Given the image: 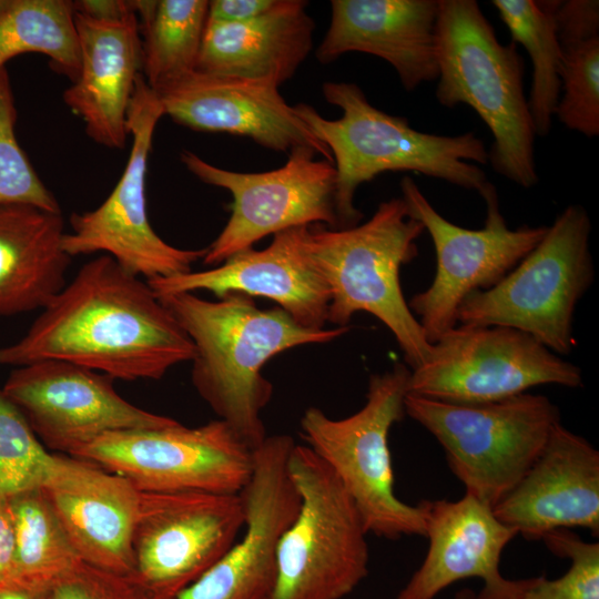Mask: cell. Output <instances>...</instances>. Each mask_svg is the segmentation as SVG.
<instances>
[{"instance_id": "cell-20", "label": "cell", "mask_w": 599, "mask_h": 599, "mask_svg": "<svg viewBox=\"0 0 599 599\" xmlns=\"http://www.w3.org/2000/svg\"><path fill=\"white\" fill-rule=\"evenodd\" d=\"M309 225L274 234L262 251L252 247L207 271H190L146 281L156 296L207 291L221 297L242 293L274 301L295 322L325 328L329 291L307 251Z\"/></svg>"}, {"instance_id": "cell-13", "label": "cell", "mask_w": 599, "mask_h": 599, "mask_svg": "<svg viewBox=\"0 0 599 599\" xmlns=\"http://www.w3.org/2000/svg\"><path fill=\"white\" fill-rule=\"evenodd\" d=\"M72 457L125 478L141 493L240 494L253 469V449L220 419L194 428L179 423L108 433Z\"/></svg>"}, {"instance_id": "cell-26", "label": "cell", "mask_w": 599, "mask_h": 599, "mask_svg": "<svg viewBox=\"0 0 599 599\" xmlns=\"http://www.w3.org/2000/svg\"><path fill=\"white\" fill-rule=\"evenodd\" d=\"M61 212L0 206V317L43 308L67 284Z\"/></svg>"}, {"instance_id": "cell-6", "label": "cell", "mask_w": 599, "mask_h": 599, "mask_svg": "<svg viewBox=\"0 0 599 599\" xmlns=\"http://www.w3.org/2000/svg\"><path fill=\"white\" fill-rule=\"evenodd\" d=\"M410 369L396 363L369 377L365 405L353 415L333 419L317 407L301 418L307 446L334 471L353 499L369 534L389 540L425 536L423 502L409 505L394 491L388 436L405 415Z\"/></svg>"}, {"instance_id": "cell-34", "label": "cell", "mask_w": 599, "mask_h": 599, "mask_svg": "<svg viewBox=\"0 0 599 599\" xmlns=\"http://www.w3.org/2000/svg\"><path fill=\"white\" fill-rule=\"evenodd\" d=\"M560 558H569L570 568L561 577L528 578L521 599H599V542L585 541L569 529H557L541 539Z\"/></svg>"}, {"instance_id": "cell-8", "label": "cell", "mask_w": 599, "mask_h": 599, "mask_svg": "<svg viewBox=\"0 0 599 599\" xmlns=\"http://www.w3.org/2000/svg\"><path fill=\"white\" fill-rule=\"evenodd\" d=\"M405 414L439 443L466 493L491 508L541 453L560 412L545 395L464 405L407 394Z\"/></svg>"}, {"instance_id": "cell-32", "label": "cell", "mask_w": 599, "mask_h": 599, "mask_svg": "<svg viewBox=\"0 0 599 599\" xmlns=\"http://www.w3.org/2000/svg\"><path fill=\"white\" fill-rule=\"evenodd\" d=\"M55 454L43 446L0 388V497L41 487Z\"/></svg>"}, {"instance_id": "cell-5", "label": "cell", "mask_w": 599, "mask_h": 599, "mask_svg": "<svg viewBox=\"0 0 599 599\" xmlns=\"http://www.w3.org/2000/svg\"><path fill=\"white\" fill-rule=\"evenodd\" d=\"M424 231L404 200L394 197L361 225H309L306 244L328 286L327 322L347 326L355 313L372 314L394 335L410 370L426 362L432 344L403 295L399 274L417 256L416 240Z\"/></svg>"}, {"instance_id": "cell-36", "label": "cell", "mask_w": 599, "mask_h": 599, "mask_svg": "<svg viewBox=\"0 0 599 599\" xmlns=\"http://www.w3.org/2000/svg\"><path fill=\"white\" fill-rule=\"evenodd\" d=\"M278 0H213L209 1L207 20L238 23L253 20L272 10Z\"/></svg>"}, {"instance_id": "cell-39", "label": "cell", "mask_w": 599, "mask_h": 599, "mask_svg": "<svg viewBox=\"0 0 599 599\" xmlns=\"http://www.w3.org/2000/svg\"><path fill=\"white\" fill-rule=\"evenodd\" d=\"M50 588L11 582L0 588V599H49Z\"/></svg>"}, {"instance_id": "cell-10", "label": "cell", "mask_w": 599, "mask_h": 599, "mask_svg": "<svg viewBox=\"0 0 599 599\" xmlns=\"http://www.w3.org/2000/svg\"><path fill=\"white\" fill-rule=\"evenodd\" d=\"M400 190L409 216L423 224L436 252L432 284L408 303L428 342L434 344L457 325L463 301L497 284L541 241L548 226L509 229L490 182L480 193L486 203V220L479 230L446 220L410 176L402 179Z\"/></svg>"}, {"instance_id": "cell-18", "label": "cell", "mask_w": 599, "mask_h": 599, "mask_svg": "<svg viewBox=\"0 0 599 599\" xmlns=\"http://www.w3.org/2000/svg\"><path fill=\"white\" fill-rule=\"evenodd\" d=\"M153 91L164 115L183 126L245 136L278 152L306 146L333 162L273 82L195 70Z\"/></svg>"}, {"instance_id": "cell-41", "label": "cell", "mask_w": 599, "mask_h": 599, "mask_svg": "<svg viewBox=\"0 0 599 599\" xmlns=\"http://www.w3.org/2000/svg\"><path fill=\"white\" fill-rule=\"evenodd\" d=\"M9 3V0H0V14L4 11Z\"/></svg>"}, {"instance_id": "cell-12", "label": "cell", "mask_w": 599, "mask_h": 599, "mask_svg": "<svg viewBox=\"0 0 599 599\" xmlns=\"http://www.w3.org/2000/svg\"><path fill=\"white\" fill-rule=\"evenodd\" d=\"M547 384L581 387V369L518 329L458 324L432 344L424 364L410 370L408 393L476 405Z\"/></svg>"}, {"instance_id": "cell-27", "label": "cell", "mask_w": 599, "mask_h": 599, "mask_svg": "<svg viewBox=\"0 0 599 599\" xmlns=\"http://www.w3.org/2000/svg\"><path fill=\"white\" fill-rule=\"evenodd\" d=\"M512 42L521 44L532 63L528 108L536 135L546 136L561 93L562 51L555 22L557 1L494 0Z\"/></svg>"}, {"instance_id": "cell-29", "label": "cell", "mask_w": 599, "mask_h": 599, "mask_svg": "<svg viewBox=\"0 0 599 599\" xmlns=\"http://www.w3.org/2000/svg\"><path fill=\"white\" fill-rule=\"evenodd\" d=\"M28 52L44 54L57 72L77 79L80 51L72 1L9 0L0 14V69Z\"/></svg>"}, {"instance_id": "cell-31", "label": "cell", "mask_w": 599, "mask_h": 599, "mask_svg": "<svg viewBox=\"0 0 599 599\" xmlns=\"http://www.w3.org/2000/svg\"><path fill=\"white\" fill-rule=\"evenodd\" d=\"M561 93L555 116L569 130L599 135V34L558 35Z\"/></svg>"}, {"instance_id": "cell-1", "label": "cell", "mask_w": 599, "mask_h": 599, "mask_svg": "<svg viewBox=\"0 0 599 599\" xmlns=\"http://www.w3.org/2000/svg\"><path fill=\"white\" fill-rule=\"evenodd\" d=\"M194 344L148 282L99 255L42 308L26 334L0 348V364L61 359L112 379H161L192 362Z\"/></svg>"}, {"instance_id": "cell-17", "label": "cell", "mask_w": 599, "mask_h": 599, "mask_svg": "<svg viewBox=\"0 0 599 599\" xmlns=\"http://www.w3.org/2000/svg\"><path fill=\"white\" fill-rule=\"evenodd\" d=\"M294 445L288 435H273L253 449L252 474L240 493L242 537L175 599H270L277 576L278 545L301 506L287 469Z\"/></svg>"}, {"instance_id": "cell-11", "label": "cell", "mask_w": 599, "mask_h": 599, "mask_svg": "<svg viewBox=\"0 0 599 599\" xmlns=\"http://www.w3.org/2000/svg\"><path fill=\"white\" fill-rule=\"evenodd\" d=\"M164 115L155 92L141 73L129 106L126 128L132 139L124 171L109 196L94 210L73 213L62 247L70 256L100 253L146 281L192 271L206 247H175L153 230L148 215L145 179L153 134Z\"/></svg>"}, {"instance_id": "cell-22", "label": "cell", "mask_w": 599, "mask_h": 599, "mask_svg": "<svg viewBox=\"0 0 599 599\" xmlns=\"http://www.w3.org/2000/svg\"><path fill=\"white\" fill-rule=\"evenodd\" d=\"M41 488L83 562L133 575L140 491L130 481L88 460L55 454Z\"/></svg>"}, {"instance_id": "cell-40", "label": "cell", "mask_w": 599, "mask_h": 599, "mask_svg": "<svg viewBox=\"0 0 599 599\" xmlns=\"http://www.w3.org/2000/svg\"><path fill=\"white\" fill-rule=\"evenodd\" d=\"M475 598H476V593L469 588H464L457 591L454 597V599H475Z\"/></svg>"}, {"instance_id": "cell-38", "label": "cell", "mask_w": 599, "mask_h": 599, "mask_svg": "<svg viewBox=\"0 0 599 599\" xmlns=\"http://www.w3.org/2000/svg\"><path fill=\"white\" fill-rule=\"evenodd\" d=\"M73 11L100 21H119L134 13L133 1L79 0L72 1Z\"/></svg>"}, {"instance_id": "cell-7", "label": "cell", "mask_w": 599, "mask_h": 599, "mask_svg": "<svg viewBox=\"0 0 599 599\" xmlns=\"http://www.w3.org/2000/svg\"><path fill=\"white\" fill-rule=\"evenodd\" d=\"M590 231L587 211L567 206L497 284L463 301L457 325L510 327L557 355L571 353L573 313L595 278Z\"/></svg>"}, {"instance_id": "cell-21", "label": "cell", "mask_w": 599, "mask_h": 599, "mask_svg": "<svg viewBox=\"0 0 599 599\" xmlns=\"http://www.w3.org/2000/svg\"><path fill=\"white\" fill-rule=\"evenodd\" d=\"M527 540L557 529L599 534V451L558 423L520 481L494 507Z\"/></svg>"}, {"instance_id": "cell-16", "label": "cell", "mask_w": 599, "mask_h": 599, "mask_svg": "<svg viewBox=\"0 0 599 599\" xmlns=\"http://www.w3.org/2000/svg\"><path fill=\"white\" fill-rule=\"evenodd\" d=\"M113 380L71 362L44 359L16 367L2 392L44 447L68 456L108 433L179 424L128 402Z\"/></svg>"}, {"instance_id": "cell-14", "label": "cell", "mask_w": 599, "mask_h": 599, "mask_svg": "<svg viewBox=\"0 0 599 599\" xmlns=\"http://www.w3.org/2000/svg\"><path fill=\"white\" fill-rule=\"evenodd\" d=\"M243 525L240 494L140 491L130 578L145 599H175L225 555Z\"/></svg>"}, {"instance_id": "cell-9", "label": "cell", "mask_w": 599, "mask_h": 599, "mask_svg": "<svg viewBox=\"0 0 599 599\" xmlns=\"http://www.w3.org/2000/svg\"><path fill=\"white\" fill-rule=\"evenodd\" d=\"M287 469L301 506L281 538L270 599H342L368 573V532L341 480L308 446H293Z\"/></svg>"}, {"instance_id": "cell-24", "label": "cell", "mask_w": 599, "mask_h": 599, "mask_svg": "<svg viewBox=\"0 0 599 599\" xmlns=\"http://www.w3.org/2000/svg\"><path fill=\"white\" fill-rule=\"evenodd\" d=\"M80 51L77 79L64 103L81 118L88 135L109 149H123L126 118L142 68L140 22L135 14L100 21L74 11Z\"/></svg>"}, {"instance_id": "cell-35", "label": "cell", "mask_w": 599, "mask_h": 599, "mask_svg": "<svg viewBox=\"0 0 599 599\" xmlns=\"http://www.w3.org/2000/svg\"><path fill=\"white\" fill-rule=\"evenodd\" d=\"M49 599H145L130 577L83 561L55 580Z\"/></svg>"}, {"instance_id": "cell-15", "label": "cell", "mask_w": 599, "mask_h": 599, "mask_svg": "<svg viewBox=\"0 0 599 599\" xmlns=\"http://www.w3.org/2000/svg\"><path fill=\"white\" fill-rule=\"evenodd\" d=\"M316 154L311 148L298 146L276 170L244 173L215 166L183 151L181 160L193 175L233 196L231 216L206 247L204 264L217 266L261 238L287 229L313 223L337 229L336 170L333 162L316 160Z\"/></svg>"}, {"instance_id": "cell-4", "label": "cell", "mask_w": 599, "mask_h": 599, "mask_svg": "<svg viewBox=\"0 0 599 599\" xmlns=\"http://www.w3.org/2000/svg\"><path fill=\"white\" fill-rule=\"evenodd\" d=\"M437 101L467 104L491 131L493 169L522 186L538 182L535 129L524 93V62L516 43L501 44L475 0H438Z\"/></svg>"}, {"instance_id": "cell-37", "label": "cell", "mask_w": 599, "mask_h": 599, "mask_svg": "<svg viewBox=\"0 0 599 599\" xmlns=\"http://www.w3.org/2000/svg\"><path fill=\"white\" fill-rule=\"evenodd\" d=\"M14 569V536L7 497H0V588L9 585Z\"/></svg>"}, {"instance_id": "cell-3", "label": "cell", "mask_w": 599, "mask_h": 599, "mask_svg": "<svg viewBox=\"0 0 599 599\" xmlns=\"http://www.w3.org/2000/svg\"><path fill=\"white\" fill-rule=\"evenodd\" d=\"M322 91L326 102L342 110L339 119H325L303 102L293 106L333 156L337 229L358 224L363 213L354 205L357 187L387 171L420 173L479 194L488 184L476 165L488 162V152L475 133L447 136L417 131L407 119L372 105L355 83L325 82Z\"/></svg>"}, {"instance_id": "cell-33", "label": "cell", "mask_w": 599, "mask_h": 599, "mask_svg": "<svg viewBox=\"0 0 599 599\" xmlns=\"http://www.w3.org/2000/svg\"><path fill=\"white\" fill-rule=\"evenodd\" d=\"M17 110L6 68L0 69V206L32 205L61 212L16 136Z\"/></svg>"}, {"instance_id": "cell-23", "label": "cell", "mask_w": 599, "mask_h": 599, "mask_svg": "<svg viewBox=\"0 0 599 599\" xmlns=\"http://www.w3.org/2000/svg\"><path fill=\"white\" fill-rule=\"evenodd\" d=\"M331 22L316 59L331 63L347 52L387 61L413 91L438 78V0H332Z\"/></svg>"}, {"instance_id": "cell-19", "label": "cell", "mask_w": 599, "mask_h": 599, "mask_svg": "<svg viewBox=\"0 0 599 599\" xmlns=\"http://www.w3.org/2000/svg\"><path fill=\"white\" fill-rule=\"evenodd\" d=\"M428 551L397 599H434L451 583L480 578L475 599H521L527 579H506L500 556L518 534L501 522L493 508L465 493L456 501L423 500Z\"/></svg>"}, {"instance_id": "cell-2", "label": "cell", "mask_w": 599, "mask_h": 599, "mask_svg": "<svg viewBox=\"0 0 599 599\" xmlns=\"http://www.w3.org/2000/svg\"><path fill=\"white\" fill-rule=\"evenodd\" d=\"M194 344L191 380L210 408L251 449L267 437L261 418L273 395L264 365L286 349L329 343L349 326L308 328L276 306L260 308L252 297L227 293L216 301L194 293L158 296Z\"/></svg>"}, {"instance_id": "cell-25", "label": "cell", "mask_w": 599, "mask_h": 599, "mask_svg": "<svg viewBox=\"0 0 599 599\" xmlns=\"http://www.w3.org/2000/svg\"><path fill=\"white\" fill-rule=\"evenodd\" d=\"M307 1L278 0L253 20L206 21L196 71L266 80L277 87L290 80L313 48L315 23Z\"/></svg>"}, {"instance_id": "cell-30", "label": "cell", "mask_w": 599, "mask_h": 599, "mask_svg": "<svg viewBox=\"0 0 599 599\" xmlns=\"http://www.w3.org/2000/svg\"><path fill=\"white\" fill-rule=\"evenodd\" d=\"M207 10L206 0H160L140 26L143 78L152 90L195 71Z\"/></svg>"}, {"instance_id": "cell-28", "label": "cell", "mask_w": 599, "mask_h": 599, "mask_svg": "<svg viewBox=\"0 0 599 599\" xmlns=\"http://www.w3.org/2000/svg\"><path fill=\"white\" fill-rule=\"evenodd\" d=\"M7 500L14 536L11 582L50 588L82 560L41 487L10 495Z\"/></svg>"}]
</instances>
